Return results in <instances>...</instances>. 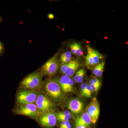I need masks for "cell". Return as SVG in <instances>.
Returning a JSON list of instances; mask_svg holds the SVG:
<instances>
[{
  "label": "cell",
  "mask_w": 128,
  "mask_h": 128,
  "mask_svg": "<svg viewBox=\"0 0 128 128\" xmlns=\"http://www.w3.org/2000/svg\"><path fill=\"white\" fill-rule=\"evenodd\" d=\"M75 128H89L86 126H82V125H79L75 126Z\"/></svg>",
  "instance_id": "cell-25"
},
{
  "label": "cell",
  "mask_w": 128,
  "mask_h": 128,
  "mask_svg": "<svg viewBox=\"0 0 128 128\" xmlns=\"http://www.w3.org/2000/svg\"><path fill=\"white\" fill-rule=\"evenodd\" d=\"M37 119L43 128H54L57 124V115L54 110L41 113Z\"/></svg>",
  "instance_id": "cell-5"
},
{
  "label": "cell",
  "mask_w": 128,
  "mask_h": 128,
  "mask_svg": "<svg viewBox=\"0 0 128 128\" xmlns=\"http://www.w3.org/2000/svg\"><path fill=\"white\" fill-rule=\"evenodd\" d=\"M56 79L59 84L62 92L65 95L74 92V82L70 77L66 76L63 75Z\"/></svg>",
  "instance_id": "cell-10"
},
{
  "label": "cell",
  "mask_w": 128,
  "mask_h": 128,
  "mask_svg": "<svg viewBox=\"0 0 128 128\" xmlns=\"http://www.w3.org/2000/svg\"><path fill=\"white\" fill-rule=\"evenodd\" d=\"M16 114L27 116L32 118L37 119L41 114L35 104L18 105L15 109Z\"/></svg>",
  "instance_id": "cell-7"
},
{
  "label": "cell",
  "mask_w": 128,
  "mask_h": 128,
  "mask_svg": "<svg viewBox=\"0 0 128 128\" xmlns=\"http://www.w3.org/2000/svg\"><path fill=\"white\" fill-rule=\"evenodd\" d=\"M72 59V54L70 51H66L62 53L60 56L61 64H66L70 62Z\"/></svg>",
  "instance_id": "cell-18"
},
{
  "label": "cell",
  "mask_w": 128,
  "mask_h": 128,
  "mask_svg": "<svg viewBox=\"0 0 128 128\" xmlns=\"http://www.w3.org/2000/svg\"><path fill=\"white\" fill-rule=\"evenodd\" d=\"M87 54L84 57L86 66L91 70L97 65L103 61L104 56L97 50L89 45L86 46Z\"/></svg>",
  "instance_id": "cell-3"
},
{
  "label": "cell",
  "mask_w": 128,
  "mask_h": 128,
  "mask_svg": "<svg viewBox=\"0 0 128 128\" xmlns=\"http://www.w3.org/2000/svg\"><path fill=\"white\" fill-rule=\"evenodd\" d=\"M59 67L58 55L55 54L42 66L41 67V73L42 76H53L57 73Z\"/></svg>",
  "instance_id": "cell-6"
},
{
  "label": "cell",
  "mask_w": 128,
  "mask_h": 128,
  "mask_svg": "<svg viewBox=\"0 0 128 128\" xmlns=\"http://www.w3.org/2000/svg\"><path fill=\"white\" fill-rule=\"evenodd\" d=\"M91 80L92 82H94V84H96L100 86H101V85H102V83H101L99 79H98L97 78L93 77V78H92Z\"/></svg>",
  "instance_id": "cell-23"
},
{
  "label": "cell",
  "mask_w": 128,
  "mask_h": 128,
  "mask_svg": "<svg viewBox=\"0 0 128 128\" xmlns=\"http://www.w3.org/2000/svg\"><path fill=\"white\" fill-rule=\"evenodd\" d=\"M4 50V46L0 42V54Z\"/></svg>",
  "instance_id": "cell-24"
},
{
  "label": "cell",
  "mask_w": 128,
  "mask_h": 128,
  "mask_svg": "<svg viewBox=\"0 0 128 128\" xmlns=\"http://www.w3.org/2000/svg\"><path fill=\"white\" fill-rule=\"evenodd\" d=\"M48 17L50 19H53L54 18V16L52 14H50L48 15Z\"/></svg>",
  "instance_id": "cell-26"
},
{
  "label": "cell",
  "mask_w": 128,
  "mask_h": 128,
  "mask_svg": "<svg viewBox=\"0 0 128 128\" xmlns=\"http://www.w3.org/2000/svg\"><path fill=\"white\" fill-rule=\"evenodd\" d=\"M38 94L37 91L24 89H20L17 94V102L18 105L34 103Z\"/></svg>",
  "instance_id": "cell-4"
},
{
  "label": "cell",
  "mask_w": 128,
  "mask_h": 128,
  "mask_svg": "<svg viewBox=\"0 0 128 128\" xmlns=\"http://www.w3.org/2000/svg\"><path fill=\"white\" fill-rule=\"evenodd\" d=\"M86 110L90 117L92 124H95L98 120L100 112V105L96 97L92 99Z\"/></svg>",
  "instance_id": "cell-9"
},
{
  "label": "cell",
  "mask_w": 128,
  "mask_h": 128,
  "mask_svg": "<svg viewBox=\"0 0 128 128\" xmlns=\"http://www.w3.org/2000/svg\"><path fill=\"white\" fill-rule=\"evenodd\" d=\"M86 74V71L84 69L82 68L79 69L74 75L73 80L74 82L79 84H82L83 82Z\"/></svg>",
  "instance_id": "cell-16"
},
{
  "label": "cell",
  "mask_w": 128,
  "mask_h": 128,
  "mask_svg": "<svg viewBox=\"0 0 128 128\" xmlns=\"http://www.w3.org/2000/svg\"><path fill=\"white\" fill-rule=\"evenodd\" d=\"M72 54L78 56H83V50L80 44L77 42H73L70 45Z\"/></svg>",
  "instance_id": "cell-14"
},
{
  "label": "cell",
  "mask_w": 128,
  "mask_h": 128,
  "mask_svg": "<svg viewBox=\"0 0 128 128\" xmlns=\"http://www.w3.org/2000/svg\"><path fill=\"white\" fill-rule=\"evenodd\" d=\"M84 104L82 101L78 98H72L67 103V108L73 114H78L83 111Z\"/></svg>",
  "instance_id": "cell-12"
},
{
  "label": "cell",
  "mask_w": 128,
  "mask_h": 128,
  "mask_svg": "<svg viewBox=\"0 0 128 128\" xmlns=\"http://www.w3.org/2000/svg\"><path fill=\"white\" fill-rule=\"evenodd\" d=\"M80 66V64L78 61L72 60L67 64H60L59 68L64 75L70 77L74 75Z\"/></svg>",
  "instance_id": "cell-11"
},
{
  "label": "cell",
  "mask_w": 128,
  "mask_h": 128,
  "mask_svg": "<svg viewBox=\"0 0 128 128\" xmlns=\"http://www.w3.org/2000/svg\"><path fill=\"white\" fill-rule=\"evenodd\" d=\"M42 75L41 72H33L27 76L21 82L20 86L22 89L37 91L43 87Z\"/></svg>",
  "instance_id": "cell-2"
},
{
  "label": "cell",
  "mask_w": 128,
  "mask_h": 128,
  "mask_svg": "<svg viewBox=\"0 0 128 128\" xmlns=\"http://www.w3.org/2000/svg\"><path fill=\"white\" fill-rule=\"evenodd\" d=\"M86 84H87V83H85V82H82L80 86V95L82 96L83 97L85 90H86Z\"/></svg>",
  "instance_id": "cell-22"
},
{
  "label": "cell",
  "mask_w": 128,
  "mask_h": 128,
  "mask_svg": "<svg viewBox=\"0 0 128 128\" xmlns=\"http://www.w3.org/2000/svg\"><path fill=\"white\" fill-rule=\"evenodd\" d=\"M43 87L46 94L51 100L58 103H63L65 101L66 95L62 92L55 78L48 79L43 83Z\"/></svg>",
  "instance_id": "cell-1"
},
{
  "label": "cell",
  "mask_w": 128,
  "mask_h": 128,
  "mask_svg": "<svg viewBox=\"0 0 128 128\" xmlns=\"http://www.w3.org/2000/svg\"><path fill=\"white\" fill-rule=\"evenodd\" d=\"M57 121L60 122L67 121H70L72 118L71 112L68 111H65L64 112H60L57 114Z\"/></svg>",
  "instance_id": "cell-17"
},
{
  "label": "cell",
  "mask_w": 128,
  "mask_h": 128,
  "mask_svg": "<svg viewBox=\"0 0 128 128\" xmlns=\"http://www.w3.org/2000/svg\"><path fill=\"white\" fill-rule=\"evenodd\" d=\"M92 124L90 117L86 112H84L82 115L75 120V126L82 125L90 128Z\"/></svg>",
  "instance_id": "cell-13"
},
{
  "label": "cell",
  "mask_w": 128,
  "mask_h": 128,
  "mask_svg": "<svg viewBox=\"0 0 128 128\" xmlns=\"http://www.w3.org/2000/svg\"><path fill=\"white\" fill-rule=\"evenodd\" d=\"M35 103L41 114L52 111L55 107V104L42 93L38 94Z\"/></svg>",
  "instance_id": "cell-8"
},
{
  "label": "cell",
  "mask_w": 128,
  "mask_h": 128,
  "mask_svg": "<svg viewBox=\"0 0 128 128\" xmlns=\"http://www.w3.org/2000/svg\"><path fill=\"white\" fill-rule=\"evenodd\" d=\"M105 65V61H102L91 70L92 74L94 76V77L98 78L102 76L104 71Z\"/></svg>",
  "instance_id": "cell-15"
},
{
  "label": "cell",
  "mask_w": 128,
  "mask_h": 128,
  "mask_svg": "<svg viewBox=\"0 0 128 128\" xmlns=\"http://www.w3.org/2000/svg\"><path fill=\"white\" fill-rule=\"evenodd\" d=\"M92 92H93L90 86L88 83H87L83 97H85L88 98H91Z\"/></svg>",
  "instance_id": "cell-19"
},
{
  "label": "cell",
  "mask_w": 128,
  "mask_h": 128,
  "mask_svg": "<svg viewBox=\"0 0 128 128\" xmlns=\"http://www.w3.org/2000/svg\"><path fill=\"white\" fill-rule=\"evenodd\" d=\"M88 84L90 86L92 92H96L98 91L101 86L94 84V82H92L91 79L89 80Z\"/></svg>",
  "instance_id": "cell-20"
},
{
  "label": "cell",
  "mask_w": 128,
  "mask_h": 128,
  "mask_svg": "<svg viewBox=\"0 0 128 128\" xmlns=\"http://www.w3.org/2000/svg\"><path fill=\"white\" fill-rule=\"evenodd\" d=\"M59 128H72V125L70 121H67L60 122L59 125Z\"/></svg>",
  "instance_id": "cell-21"
}]
</instances>
